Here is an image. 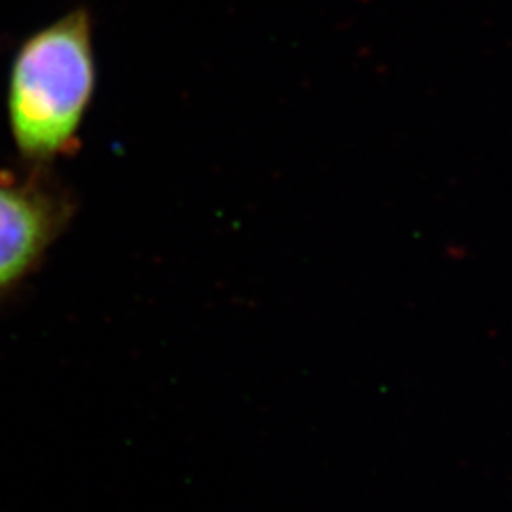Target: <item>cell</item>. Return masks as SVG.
Here are the masks:
<instances>
[{"instance_id": "1", "label": "cell", "mask_w": 512, "mask_h": 512, "mask_svg": "<svg viewBox=\"0 0 512 512\" xmlns=\"http://www.w3.org/2000/svg\"><path fill=\"white\" fill-rule=\"evenodd\" d=\"M95 90L93 16L76 6L31 33L12 59L6 110L19 156L33 167H48L74 154Z\"/></svg>"}, {"instance_id": "2", "label": "cell", "mask_w": 512, "mask_h": 512, "mask_svg": "<svg viewBox=\"0 0 512 512\" xmlns=\"http://www.w3.org/2000/svg\"><path fill=\"white\" fill-rule=\"evenodd\" d=\"M74 213L73 196L46 167H33L23 181L0 175V296L37 270Z\"/></svg>"}]
</instances>
